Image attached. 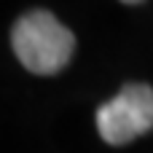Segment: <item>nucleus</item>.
Instances as JSON below:
<instances>
[{
    "instance_id": "obj_1",
    "label": "nucleus",
    "mask_w": 153,
    "mask_h": 153,
    "mask_svg": "<svg viewBox=\"0 0 153 153\" xmlns=\"http://www.w3.org/2000/svg\"><path fill=\"white\" fill-rule=\"evenodd\" d=\"M16 59L38 75H54L65 70L75 51V35L48 11L24 13L11 32Z\"/></svg>"
},
{
    "instance_id": "obj_2",
    "label": "nucleus",
    "mask_w": 153,
    "mask_h": 153,
    "mask_svg": "<svg viewBox=\"0 0 153 153\" xmlns=\"http://www.w3.org/2000/svg\"><path fill=\"white\" fill-rule=\"evenodd\" d=\"M97 132L110 145H126L153 129V89L148 83H126L113 100L97 108Z\"/></svg>"
},
{
    "instance_id": "obj_3",
    "label": "nucleus",
    "mask_w": 153,
    "mask_h": 153,
    "mask_svg": "<svg viewBox=\"0 0 153 153\" xmlns=\"http://www.w3.org/2000/svg\"><path fill=\"white\" fill-rule=\"evenodd\" d=\"M121 3H126V5H137V3H143V0H121Z\"/></svg>"
}]
</instances>
